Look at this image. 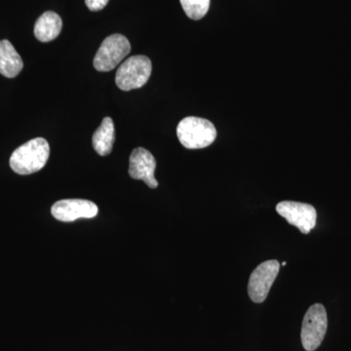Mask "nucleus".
<instances>
[{
	"mask_svg": "<svg viewBox=\"0 0 351 351\" xmlns=\"http://www.w3.org/2000/svg\"><path fill=\"white\" fill-rule=\"evenodd\" d=\"M50 147L43 138H36L21 145L10 157V167L19 175H29L43 169L49 158Z\"/></svg>",
	"mask_w": 351,
	"mask_h": 351,
	"instance_id": "1",
	"label": "nucleus"
},
{
	"mask_svg": "<svg viewBox=\"0 0 351 351\" xmlns=\"http://www.w3.org/2000/svg\"><path fill=\"white\" fill-rule=\"evenodd\" d=\"M180 143L189 149H199L213 144L217 130L209 120L189 117L180 122L177 127Z\"/></svg>",
	"mask_w": 351,
	"mask_h": 351,
	"instance_id": "2",
	"label": "nucleus"
},
{
	"mask_svg": "<svg viewBox=\"0 0 351 351\" xmlns=\"http://www.w3.org/2000/svg\"><path fill=\"white\" fill-rule=\"evenodd\" d=\"M152 62L149 58L137 55L123 62L115 75V83L123 91L138 89L149 82L152 75Z\"/></svg>",
	"mask_w": 351,
	"mask_h": 351,
	"instance_id": "3",
	"label": "nucleus"
},
{
	"mask_svg": "<svg viewBox=\"0 0 351 351\" xmlns=\"http://www.w3.org/2000/svg\"><path fill=\"white\" fill-rule=\"evenodd\" d=\"M328 328L327 313L321 304L309 307L304 315L302 326V343L306 351L319 348L325 338Z\"/></svg>",
	"mask_w": 351,
	"mask_h": 351,
	"instance_id": "4",
	"label": "nucleus"
},
{
	"mask_svg": "<svg viewBox=\"0 0 351 351\" xmlns=\"http://www.w3.org/2000/svg\"><path fill=\"white\" fill-rule=\"evenodd\" d=\"M131 44L122 34H112L108 36L101 44L96 56L94 66L98 71H110L130 53Z\"/></svg>",
	"mask_w": 351,
	"mask_h": 351,
	"instance_id": "5",
	"label": "nucleus"
},
{
	"mask_svg": "<svg viewBox=\"0 0 351 351\" xmlns=\"http://www.w3.org/2000/svg\"><path fill=\"white\" fill-rule=\"evenodd\" d=\"M280 269V263L276 260L267 261L258 265L252 272L248 284V294L254 302L261 304L269 295Z\"/></svg>",
	"mask_w": 351,
	"mask_h": 351,
	"instance_id": "6",
	"label": "nucleus"
},
{
	"mask_svg": "<svg viewBox=\"0 0 351 351\" xmlns=\"http://www.w3.org/2000/svg\"><path fill=\"white\" fill-rule=\"evenodd\" d=\"M276 211L304 234H308L315 228L317 214L313 205L295 201H282L276 205Z\"/></svg>",
	"mask_w": 351,
	"mask_h": 351,
	"instance_id": "7",
	"label": "nucleus"
},
{
	"mask_svg": "<svg viewBox=\"0 0 351 351\" xmlns=\"http://www.w3.org/2000/svg\"><path fill=\"white\" fill-rule=\"evenodd\" d=\"M99 208L94 202L85 199H63L57 201L51 208V213L58 221H76L78 219H91L98 215Z\"/></svg>",
	"mask_w": 351,
	"mask_h": 351,
	"instance_id": "8",
	"label": "nucleus"
},
{
	"mask_svg": "<svg viewBox=\"0 0 351 351\" xmlns=\"http://www.w3.org/2000/svg\"><path fill=\"white\" fill-rule=\"evenodd\" d=\"M156 169V160L151 152L144 147H137L132 152L129 159V175L133 179L142 180L151 189L158 186L154 173Z\"/></svg>",
	"mask_w": 351,
	"mask_h": 351,
	"instance_id": "9",
	"label": "nucleus"
},
{
	"mask_svg": "<svg viewBox=\"0 0 351 351\" xmlns=\"http://www.w3.org/2000/svg\"><path fill=\"white\" fill-rule=\"evenodd\" d=\"M63 27V21L57 13L47 11L43 13L34 25V36L41 43H49L59 36Z\"/></svg>",
	"mask_w": 351,
	"mask_h": 351,
	"instance_id": "10",
	"label": "nucleus"
},
{
	"mask_svg": "<svg viewBox=\"0 0 351 351\" xmlns=\"http://www.w3.org/2000/svg\"><path fill=\"white\" fill-rule=\"evenodd\" d=\"M24 68L22 58L10 41H0V75L7 78L16 77Z\"/></svg>",
	"mask_w": 351,
	"mask_h": 351,
	"instance_id": "11",
	"label": "nucleus"
},
{
	"mask_svg": "<svg viewBox=\"0 0 351 351\" xmlns=\"http://www.w3.org/2000/svg\"><path fill=\"white\" fill-rule=\"evenodd\" d=\"M114 141V123L110 117H105L92 138L94 149L99 156H108L112 151Z\"/></svg>",
	"mask_w": 351,
	"mask_h": 351,
	"instance_id": "12",
	"label": "nucleus"
},
{
	"mask_svg": "<svg viewBox=\"0 0 351 351\" xmlns=\"http://www.w3.org/2000/svg\"><path fill=\"white\" fill-rule=\"evenodd\" d=\"M182 9L189 19L198 21L205 17L210 7V0H180Z\"/></svg>",
	"mask_w": 351,
	"mask_h": 351,
	"instance_id": "13",
	"label": "nucleus"
},
{
	"mask_svg": "<svg viewBox=\"0 0 351 351\" xmlns=\"http://www.w3.org/2000/svg\"><path fill=\"white\" fill-rule=\"evenodd\" d=\"M108 1L110 0H85V3H86L89 10L97 12V11H100L101 9L105 8Z\"/></svg>",
	"mask_w": 351,
	"mask_h": 351,
	"instance_id": "14",
	"label": "nucleus"
},
{
	"mask_svg": "<svg viewBox=\"0 0 351 351\" xmlns=\"http://www.w3.org/2000/svg\"><path fill=\"white\" fill-rule=\"evenodd\" d=\"M286 263H286V262H283V263H282V265H282V267H285Z\"/></svg>",
	"mask_w": 351,
	"mask_h": 351,
	"instance_id": "15",
	"label": "nucleus"
}]
</instances>
